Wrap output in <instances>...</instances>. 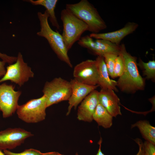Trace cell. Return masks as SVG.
I'll list each match as a JSON object with an SVG mask.
<instances>
[{"mask_svg": "<svg viewBox=\"0 0 155 155\" xmlns=\"http://www.w3.org/2000/svg\"><path fill=\"white\" fill-rule=\"evenodd\" d=\"M96 60L98 69V84L101 89L112 90L118 92L117 82L111 79L103 57L98 56Z\"/></svg>", "mask_w": 155, "mask_h": 155, "instance_id": "cell-16", "label": "cell"}, {"mask_svg": "<svg viewBox=\"0 0 155 155\" xmlns=\"http://www.w3.org/2000/svg\"><path fill=\"white\" fill-rule=\"evenodd\" d=\"M61 19L63 26L61 35L68 51L74 43L80 39L83 33L88 31V26L66 9L61 11Z\"/></svg>", "mask_w": 155, "mask_h": 155, "instance_id": "cell-4", "label": "cell"}, {"mask_svg": "<svg viewBox=\"0 0 155 155\" xmlns=\"http://www.w3.org/2000/svg\"><path fill=\"white\" fill-rule=\"evenodd\" d=\"M113 117L99 102L93 115V120L95 121L99 126L107 129L111 127L113 125Z\"/></svg>", "mask_w": 155, "mask_h": 155, "instance_id": "cell-18", "label": "cell"}, {"mask_svg": "<svg viewBox=\"0 0 155 155\" xmlns=\"http://www.w3.org/2000/svg\"><path fill=\"white\" fill-rule=\"evenodd\" d=\"M6 63V62L3 61H0V77L4 76L6 73L5 67Z\"/></svg>", "mask_w": 155, "mask_h": 155, "instance_id": "cell-27", "label": "cell"}, {"mask_svg": "<svg viewBox=\"0 0 155 155\" xmlns=\"http://www.w3.org/2000/svg\"><path fill=\"white\" fill-rule=\"evenodd\" d=\"M3 152L6 155H42V153L40 151L30 148L26 149L20 153H14L7 150H3Z\"/></svg>", "mask_w": 155, "mask_h": 155, "instance_id": "cell-23", "label": "cell"}, {"mask_svg": "<svg viewBox=\"0 0 155 155\" xmlns=\"http://www.w3.org/2000/svg\"><path fill=\"white\" fill-rule=\"evenodd\" d=\"M46 98L44 95L31 99L25 104L18 105L16 110L18 117L28 123H35L45 119L46 116Z\"/></svg>", "mask_w": 155, "mask_h": 155, "instance_id": "cell-6", "label": "cell"}, {"mask_svg": "<svg viewBox=\"0 0 155 155\" xmlns=\"http://www.w3.org/2000/svg\"><path fill=\"white\" fill-rule=\"evenodd\" d=\"M143 147L145 155H155V144L145 141L143 143Z\"/></svg>", "mask_w": 155, "mask_h": 155, "instance_id": "cell-24", "label": "cell"}, {"mask_svg": "<svg viewBox=\"0 0 155 155\" xmlns=\"http://www.w3.org/2000/svg\"><path fill=\"white\" fill-rule=\"evenodd\" d=\"M120 45V53L123 60L124 69L117 82V86L122 92L134 93L144 89L145 81L138 71L137 58L128 53L123 44Z\"/></svg>", "mask_w": 155, "mask_h": 155, "instance_id": "cell-1", "label": "cell"}, {"mask_svg": "<svg viewBox=\"0 0 155 155\" xmlns=\"http://www.w3.org/2000/svg\"><path fill=\"white\" fill-rule=\"evenodd\" d=\"M137 127L146 141L155 144V127L147 120H140L131 125L132 129Z\"/></svg>", "mask_w": 155, "mask_h": 155, "instance_id": "cell-19", "label": "cell"}, {"mask_svg": "<svg viewBox=\"0 0 155 155\" xmlns=\"http://www.w3.org/2000/svg\"><path fill=\"white\" fill-rule=\"evenodd\" d=\"M135 142L138 145L139 147V150L136 155H141L143 151V143L141 140L139 138H137L135 140ZM102 142V139L100 138L99 141L98 142V144L99 146L98 150V153L96 155H105L103 154L101 150V146ZM75 155H79L78 153H76Z\"/></svg>", "mask_w": 155, "mask_h": 155, "instance_id": "cell-25", "label": "cell"}, {"mask_svg": "<svg viewBox=\"0 0 155 155\" xmlns=\"http://www.w3.org/2000/svg\"><path fill=\"white\" fill-rule=\"evenodd\" d=\"M74 79L81 83L94 86L98 84V69L96 60L88 59L76 65L73 72Z\"/></svg>", "mask_w": 155, "mask_h": 155, "instance_id": "cell-10", "label": "cell"}, {"mask_svg": "<svg viewBox=\"0 0 155 155\" xmlns=\"http://www.w3.org/2000/svg\"><path fill=\"white\" fill-rule=\"evenodd\" d=\"M141 155H145L144 153V149H143V151L142 152V154H141Z\"/></svg>", "mask_w": 155, "mask_h": 155, "instance_id": "cell-30", "label": "cell"}, {"mask_svg": "<svg viewBox=\"0 0 155 155\" xmlns=\"http://www.w3.org/2000/svg\"><path fill=\"white\" fill-rule=\"evenodd\" d=\"M33 135L30 132L20 128H9L0 131V149H13Z\"/></svg>", "mask_w": 155, "mask_h": 155, "instance_id": "cell-11", "label": "cell"}, {"mask_svg": "<svg viewBox=\"0 0 155 155\" xmlns=\"http://www.w3.org/2000/svg\"><path fill=\"white\" fill-rule=\"evenodd\" d=\"M98 92L96 90H93L81 102L78 110V120L88 122L92 121L93 114L99 103Z\"/></svg>", "mask_w": 155, "mask_h": 155, "instance_id": "cell-13", "label": "cell"}, {"mask_svg": "<svg viewBox=\"0 0 155 155\" xmlns=\"http://www.w3.org/2000/svg\"><path fill=\"white\" fill-rule=\"evenodd\" d=\"M98 99L99 102L113 117L122 115L120 100L114 90L101 89L98 92Z\"/></svg>", "mask_w": 155, "mask_h": 155, "instance_id": "cell-14", "label": "cell"}, {"mask_svg": "<svg viewBox=\"0 0 155 155\" xmlns=\"http://www.w3.org/2000/svg\"><path fill=\"white\" fill-rule=\"evenodd\" d=\"M65 9L85 23L88 26V31L92 33H98L107 28L96 9L87 0L66 4Z\"/></svg>", "mask_w": 155, "mask_h": 155, "instance_id": "cell-2", "label": "cell"}, {"mask_svg": "<svg viewBox=\"0 0 155 155\" xmlns=\"http://www.w3.org/2000/svg\"><path fill=\"white\" fill-rule=\"evenodd\" d=\"M0 155H6L2 150L0 149Z\"/></svg>", "mask_w": 155, "mask_h": 155, "instance_id": "cell-29", "label": "cell"}, {"mask_svg": "<svg viewBox=\"0 0 155 155\" xmlns=\"http://www.w3.org/2000/svg\"><path fill=\"white\" fill-rule=\"evenodd\" d=\"M34 75L31 68L24 62L22 55L19 52L15 63L7 67L6 73L0 80V83L10 80L21 86Z\"/></svg>", "mask_w": 155, "mask_h": 155, "instance_id": "cell-7", "label": "cell"}, {"mask_svg": "<svg viewBox=\"0 0 155 155\" xmlns=\"http://www.w3.org/2000/svg\"><path fill=\"white\" fill-rule=\"evenodd\" d=\"M42 155H64L61 154L59 153L55 152H52L45 153H42Z\"/></svg>", "mask_w": 155, "mask_h": 155, "instance_id": "cell-28", "label": "cell"}, {"mask_svg": "<svg viewBox=\"0 0 155 155\" xmlns=\"http://www.w3.org/2000/svg\"><path fill=\"white\" fill-rule=\"evenodd\" d=\"M137 65L142 70L143 75L146 76V79L155 82V61L154 60H150L146 63L140 59Z\"/></svg>", "mask_w": 155, "mask_h": 155, "instance_id": "cell-20", "label": "cell"}, {"mask_svg": "<svg viewBox=\"0 0 155 155\" xmlns=\"http://www.w3.org/2000/svg\"><path fill=\"white\" fill-rule=\"evenodd\" d=\"M37 16L40 29L37 33V35L45 38L58 58L72 68V65L68 55V51L62 35L58 32L53 30L50 27L48 21L49 16L46 11L45 10L44 13L39 12Z\"/></svg>", "mask_w": 155, "mask_h": 155, "instance_id": "cell-3", "label": "cell"}, {"mask_svg": "<svg viewBox=\"0 0 155 155\" xmlns=\"http://www.w3.org/2000/svg\"><path fill=\"white\" fill-rule=\"evenodd\" d=\"M0 58L9 64H11L15 62L17 60V57L9 56L6 54L2 53L0 52Z\"/></svg>", "mask_w": 155, "mask_h": 155, "instance_id": "cell-26", "label": "cell"}, {"mask_svg": "<svg viewBox=\"0 0 155 155\" xmlns=\"http://www.w3.org/2000/svg\"><path fill=\"white\" fill-rule=\"evenodd\" d=\"M78 44L98 56L103 57L107 53H114L118 55L120 51V45L104 39L94 40L88 35L81 37L78 41Z\"/></svg>", "mask_w": 155, "mask_h": 155, "instance_id": "cell-9", "label": "cell"}, {"mask_svg": "<svg viewBox=\"0 0 155 155\" xmlns=\"http://www.w3.org/2000/svg\"><path fill=\"white\" fill-rule=\"evenodd\" d=\"M42 91L46 98L47 108L61 102L68 100L72 89L70 82L58 77L46 82Z\"/></svg>", "mask_w": 155, "mask_h": 155, "instance_id": "cell-5", "label": "cell"}, {"mask_svg": "<svg viewBox=\"0 0 155 155\" xmlns=\"http://www.w3.org/2000/svg\"><path fill=\"white\" fill-rule=\"evenodd\" d=\"M69 82L72 92L68 100L69 106L66 115H69L73 108L75 109L84 99L99 86L98 85L94 86L86 85L74 79L71 80Z\"/></svg>", "mask_w": 155, "mask_h": 155, "instance_id": "cell-12", "label": "cell"}, {"mask_svg": "<svg viewBox=\"0 0 155 155\" xmlns=\"http://www.w3.org/2000/svg\"><path fill=\"white\" fill-rule=\"evenodd\" d=\"M124 69L123 60L121 55L119 53L116 60L113 71V78L121 76L123 73Z\"/></svg>", "mask_w": 155, "mask_h": 155, "instance_id": "cell-22", "label": "cell"}, {"mask_svg": "<svg viewBox=\"0 0 155 155\" xmlns=\"http://www.w3.org/2000/svg\"><path fill=\"white\" fill-rule=\"evenodd\" d=\"M118 55L114 53H107L105 54L103 56L109 75L113 78L116 60Z\"/></svg>", "mask_w": 155, "mask_h": 155, "instance_id": "cell-21", "label": "cell"}, {"mask_svg": "<svg viewBox=\"0 0 155 155\" xmlns=\"http://www.w3.org/2000/svg\"><path fill=\"white\" fill-rule=\"evenodd\" d=\"M138 26V25L137 23L129 22L119 30L104 33H92L89 36L93 38L105 40L119 45L120 42L124 37L132 33Z\"/></svg>", "mask_w": 155, "mask_h": 155, "instance_id": "cell-15", "label": "cell"}, {"mask_svg": "<svg viewBox=\"0 0 155 155\" xmlns=\"http://www.w3.org/2000/svg\"><path fill=\"white\" fill-rule=\"evenodd\" d=\"M21 94V91L14 90L12 85L5 83L0 84V111L3 118L11 116L16 111Z\"/></svg>", "mask_w": 155, "mask_h": 155, "instance_id": "cell-8", "label": "cell"}, {"mask_svg": "<svg viewBox=\"0 0 155 155\" xmlns=\"http://www.w3.org/2000/svg\"><path fill=\"white\" fill-rule=\"evenodd\" d=\"M27 1L34 5H40L44 7L49 15V18L53 26L57 30H60V27L55 16V9L58 2L57 0H29Z\"/></svg>", "mask_w": 155, "mask_h": 155, "instance_id": "cell-17", "label": "cell"}]
</instances>
